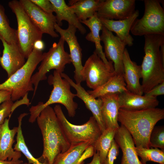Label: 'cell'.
<instances>
[{
  "mask_svg": "<svg viewBox=\"0 0 164 164\" xmlns=\"http://www.w3.org/2000/svg\"><path fill=\"white\" fill-rule=\"evenodd\" d=\"M139 15L138 10H136L129 18L121 20H114L99 18L102 26L117 36L126 45L131 46L134 39L129 32L132 26Z\"/></svg>",
  "mask_w": 164,
  "mask_h": 164,
  "instance_id": "19",
  "label": "cell"
},
{
  "mask_svg": "<svg viewBox=\"0 0 164 164\" xmlns=\"http://www.w3.org/2000/svg\"><path fill=\"white\" fill-rule=\"evenodd\" d=\"M135 0H104L97 12L99 18L121 20L129 18L135 12Z\"/></svg>",
  "mask_w": 164,
  "mask_h": 164,
  "instance_id": "14",
  "label": "cell"
},
{
  "mask_svg": "<svg viewBox=\"0 0 164 164\" xmlns=\"http://www.w3.org/2000/svg\"><path fill=\"white\" fill-rule=\"evenodd\" d=\"M2 125H0V138H1V133H2Z\"/></svg>",
  "mask_w": 164,
  "mask_h": 164,
  "instance_id": "42",
  "label": "cell"
},
{
  "mask_svg": "<svg viewBox=\"0 0 164 164\" xmlns=\"http://www.w3.org/2000/svg\"><path fill=\"white\" fill-rule=\"evenodd\" d=\"M128 91L123 75L116 74L100 87L87 91L94 98H97L106 94H120Z\"/></svg>",
  "mask_w": 164,
  "mask_h": 164,
  "instance_id": "27",
  "label": "cell"
},
{
  "mask_svg": "<svg viewBox=\"0 0 164 164\" xmlns=\"http://www.w3.org/2000/svg\"><path fill=\"white\" fill-rule=\"evenodd\" d=\"M9 119L6 118L2 125L0 139V160H17L21 156V152L15 151L12 148L18 128L15 127L10 129L9 126Z\"/></svg>",
  "mask_w": 164,
  "mask_h": 164,
  "instance_id": "21",
  "label": "cell"
},
{
  "mask_svg": "<svg viewBox=\"0 0 164 164\" xmlns=\"http://www.w3.org/2000/svg\"><path fill=\"white\" fill-rule=\"evenodd\" d=\"M53 109L65 136L70 144L88 141L92 142L94 144L101 135L102 132L99 126L93 116L84 124L75 125L67 119L60 105H55Z\"/></svg>",
  "mask_w": 164,
  "mask_h": 164,
  "instance_id": "8",
  "label": "cell"
},
{
  "mask_svg": "<svg viewBox=\"0 0 164 164\" xmlns=\"http://www.w3.org/2000/svg\"><path fill=\"white\" fill-rule=\"evenodd\" d=\"M123 77L128 91L133 94L142 95L143 94L140 79L142 78L141 65L132 61L125 48L123 56Z\"/></svg>",
  "mask_w": 164,
  "mask_h": 164,
  "instance_id": "18",
  "label": "cell"
},
{
  "mask_svg": "<svg viewBox=\"0 0 164 164\" xmlns=\"http://www.w3.org/2000/svg\"><path fill=\"white\" fill-rule=\"evenodd\" d=\"M100 38L104 45L106 57L114 63L116 73L123 75V56L126 44L103 26Z\"/></svg>",
  "mask_w": 164,
  "mask_h": 164,
  "instance_id": "11",
  "label": "cell"
},
{
  "mask_svg": "<svg viewBox=\"0 0 164 164\" xmlns=\"http://www.w3.org/2000/svg\"><path fill=\"white\" fill-rule=\"evenodd\" d=\"M65 41L61 37L57 43H54L49 51L43 53L38 71L32 75L31 81L34 86L33 97L35 95L39 82L47 79L46 73L50 70H55L61 73L66 65L71 63L70 54L64 49Z\"/></svg>",
  "mask_w": 164,
  "mask_h": 164,
  "instance_id": "7",
  "label": "cell"
},
{
  "mask_svg": "<svg viewBox=\"0 0 164 164\" xmlns=\"http://www.w3.org/2000/svg\"><path fill=\"white\" fill-rule=\"evenodd\" d=\"M0 36L9 43L18 44L16 30L10 26L5 8L0 3Z\"/></svg>",
  "mask_w": 164,
  "mask_h": 164,
  "instance_id": "30",
  "label": "cell"
},
{
  "mask_svg": "<svg viewBox=\"0 0 164 164\" xmlns=\"http://www.w3.org/2000/svg\"><path fill=\"white\" fill-rule=\"evenodd\" d=\"M103 0H79L69 1L70 7L80 21L93 16L102 4Z\"/></svg>",
  "mask_w": 164,
  "mask_h": 164,
  "instance_id": "26",
  "label": "cell"
},
{
  "mask_svg": "<svg viewBox=\"0 0 164 164\" xmlns=\"http://www.w3.org/2000/svg\"><path fill=\"white\" fill-rule=\"evenodd\" d=\"M80 22L87 26L90 30V32L86 36V39L95 44L96 49L94 51L102 61L107 64H110L112 62L107 59L101 43L100 32L103 26L97 12L91 18Z\"/></svg>",
  "mask_w": 164,
  "mask_h": 164,
  "instance_id": "24",
  "label": "cell"
},
{
  "mask_svg": "<svg viewBox=\"0 0 164 164\" xmlns=\"http://www.w3.org/2000/svg\"><path fill=\"white\" fill-rule=\"evenodd\" d=\"M145 56L141 68L143 93L164 81V63L162 60L160 48L164 42V35L157 34L144 36Z\"/></svg>",
  "mask_w": 164,
  "mask_h": 164,
  "instance_id": "3",
  "label": "cell"
},
{
  "mask_svg": "<svg viewBox=\"0 0 164 164\" xmlns=\"http://www.w3.org/2000/svg\"><path fill=\"white\" fill-rule=\"evenodd\" d=\"M135 150L138 156L141 158V161L146 163L148 161L164 164V151L158 148H137Z\"/></svg>",
  "mask_w": 164,
  "mask_h": 164,
  "instance_id": "31",
  "label": "cell"
},
{
  "mask_svg": "<svg viewBox=\"0 0 164 164\" xmlns=\"http://www.w3.org/2000/svg\"><path fill=\"white\" fill-rule=\"evenodd\" d=\"M22 7L34 25L43 33L56 38L59 35L54 29L55 16L45 12L30 0H20Z\"/></svg>",
  "mask_w": 164,
  "mask_h": 164,
  "instance_id": "13",
  "label": "cell"
},
{
  "mask_svg": "<svg viewBox=\"0 0 164 164\" xmlns=\"http://www.w3.org/2000/svg\"><path fill=\"white\" fill-rule=\"evenodd\" d=\"M117 129L106 128L93 145L95 151L99 153L101 164H103Z\"/></svg>",
  "mask_w": 164,
  "mask_h": 164,
  "instance_id": "29",
  "label": "cell"
},
{
  "mask_svg": "<svg viewBox=\"0 0 164 164\" xmlns=\"http://www.w3.org/2000/svg\"><path fill=\"white\" fill-rule=\"evenodd\" d=\"M150 147L159 148L164 151V126H155L150 134L149 139Z\"/></svg>",
  "mask_w": 164,
  "mask_h": 164,
  "instance_id": "32",
  "label": "cell"
},
{
  "mask_svg": "<svg viewBox=\"0 0 164 164\" xmlns=\"http://www.w3.org/2000/svg\"><path fill=\"white\" fill-rule=\"evenodd\" d=\"M60 74L54 70L53 75L49 76L48 82L50 85L53 86L50 97L45 103L40 102L36 105L30 108L29 110V122H34L44 108L55 103L63 105L66 108L69 117H73L75 116L78 107L77 104L73 100L76 96V94L71 92L70 85L66 79L62 78Z\"/></svg>",
  "mask_w": 164,
  "mask_h": 164,
  "instance_id": "4",
  "label": "cell"
},
{
  "mask_svg": "<svg viewBox=\"0 0 164 164\" xmlns=\"http://www.w3.org/2000/svg\"><path fill=\"white\" fill-rule=\"evenodd\" d=\"M119 148L114 139L112 142L103 164H114V161L119 154Z\"/></svg>",
  "mask_w": 164,
  "mask_h": 164,
  "instance_id": "34",
  "label": "cell"
},
{
  "mask_svg": "<svg viewBox=\"0 0 164 164\" xmlns=\"http://www.w3.org/2000/svg\"><path fill=\"white\" fill-rule=\"evenodd\" d=\"M54 29L66 42L69 46L71 63L74 67V78L77 84H80L83 81L81 75L83 68L82 64V50L76 36V28L74 26L68 24L67 28L64 29L56 23Z\"/></svg>",
  "mask_w": 164,
  "mask_h": 164,
  "instance_id": "12",
  "label": "cell"
},
{
  "mask_svg": "<svg viewBox=\"0 0 164 164\" xmlns=\"http://www.w3.org/2000/svg\"><path fill=\"white\" fill-rule=\"evenodd\" d=\"M23 163V161L19 159L11 160H0V164H21Z\"/></svg>",
  "mask_w": 164,
  "mask_h": 164,
  "instance_id": "40",
  "label": "cell"
},
{
  "mask_svg": "<svg viewBox=\"0 0 164 164\" xmlns=\"http://www.w3.org/2000/svg\"><path fill=\"white\" fill-rule=\"evenodd\" d=\"M114 140L122 152L121 164H146L139 160L132 138L122 125L117 130Z\"/></svg>",
  "mask_w": 164,
  "mask_h": 164,
  "instance_id": "17",
  "label": "cell"
},
{
  "mask_svg": "<svg viewBox=\"0 0 164 164\" xmlns=\"http://www.w3.org/2000/svg\"><path fill=\"white\" fill-rule=\"evenodd\" d=\"M84 163H82L81 164H84Z\"/></svg>",
  "mask_w": 164,
  "mask_h": 164,
  "instance_id": "45",
  "label": "cell"
},
{
  "mask_svg": "<svg viewBox=\"0 0 164 164\" xmlns=\"http://www.w3.org/2000/svg\"><path fill=\"white\" fill-rule=\"evenodd\" d=\"M164 94V81L156 86L148 92L145 93L144 95L156 97L159 95Z\"/></svg>",
  "mask_w": 164,
  "mask_h": 164,
  "instance_id": "36",
  "label": "cell"
},
{
  "mask_svg": "<svg viewBox=\"0 0 164 164\" xmlns=\"http://www.w3.org/2000/svg\"><path fill=\"white\" fill-rule=\"evenodd\" d=\"M93 145V143L90 141L70 144L66 151L56 156L53 164H81L84 162L82 160L84 153Z\"/></svg>",
  "mask_w": 164,
  "mask_h": 164,
  "instance_id": "25",
  "label": "cell"
},
{
  "mask_svg": "<svg viewBox=\"0 0 164 164\" xmlns=\"http://www.w3.org/2000/svg\"><path fill=\"white\" fill-rule=\"evenodd\" d=\"M0 40L3 47L0 64L8 78L24 65L26 58L17 43H9L0 36Z\"/></svg>",
  "mask_w": 164,
  "mask_h": 164,
  "instance_id": "15",
  "label": "cell"
},
{
  "mask_svg": "<svg viewBox=\"0 0 164 164\" xmlns=\"http://www.w3.org/2000/svg\"><path fill=\"white\" fill-rule=\"evenodd\" d=\"M11 93L6 90L0 91V104L4 101L11 99Z\"/></svg>",
  "mask_w": 164,
  "mask_h": 164,
  "instance_id": "37",
  "label": "cell"
},
{
  "mask_svg": "<svg viewBox=\"0 0 164 164\" xmlns=\"http://www.w3.org/2000/svg\"><path fill=\"white\" fill-rule=\"evenodd\" d=\"M52 3L53 12L56 15V24L59 26L62 25V21L65 20L68 24L72 25L77 29L82 34H85L86 30L78 19L75 13L64 0H50Z\"/></svg>",
  "mask_w": 164,
  "mask_h": 164,
  "instance_id": "23",
  "label": "cell"
},
{
  "mask_svg": "<svg viewBox=\"0 0 164 164\" xmlns=\"http://www.w3.org/2000/svg\"><path fill=\"white\" fill-rule=\"evenodd\" d=\"M119 94H106L100 97L102 99V118L106 128H111L118 129V116L120 108Z\"/></svg>",
  "mask_w": 164,
  "mask_h": 164,
  "instance_id": "22",
  "label": "cell"
},
{
  "mask_svg": "<svg viewBox=\"0 0 164 164\" xmlns=\"http://www.w3.org/2000/svg\"><path fill=\"white\" fill-rule=\"evenodd\" d=\"M160 1L144 0L145 9L140 19H137L130 31L136 36L157 34L164 35V10Z\"/></svg>",
  "mask_w": 164,
  "mask_h": 164,
  "instance_id": "9",
  "label": "cell"
},
{
  "mask_svg": "<svg viewBox=\"0 0 164 164\" xmlns=\"http://www.w3.org/2000/svg\"><path fill=\"white\" fill-rule=\"evenodd\" d=\"M60 75L68 82L71 86L75 89L76 91V96L83 101L86 108L92 112L93 116L96 120L102 132L106 128L101 115L102 101L101 98L93 97L81 86L80 84L75 83L65 73H63Z\"/></svg>",
  "mask_w": 164,
  "mask_h": 164,
  "instance_id": "16",
  "label": "cell"
},
{
  "mask_svg": "<svg viewBox=\"0 0 164 164\" xmlns=\"http://www.w3.org/2000/svg\"><path fill=\"white\" fill-rule=\"evenodd\" d=\"M44 47L45 44L42 40H37L33 44V49L38 50L42 51Z\"/></svg>",
  "mask_w": 164,
  "mask_h": 164,
  "instance_id": "38",
  "label": "cell"
},
{
  "mask_svg": "<svg viewBox=\"0 0 164 164\" xmlns=\"http://www.w3.org/2000/svg\"><path fill=\"white\" fill-rule=\"evenodd\" d=\"M87 164H101L98 152L95 151L92 161L90 162Z\"/></svg>",
  "mask_w": 164,
  "mask_h": 164,
  "instance_id": "39",
  "label": "cell"
},
{
  "mask_svg": "<svg viewBox=\"0 0 164 164\" xmlns=\"http://www.w3.org/2000/svg\"><path fill=\"white\" fill-rule=\"evenodd\" d=\"M116 74L113 63H105L95 51L86 60L81 72L83 81L92 90L102 86Z\"/></svg>",
  "mask_w": 164,
  "mask_h": 164,
  "instance_id": "10",
  "label": "cell"
},
{
  "mask_svg": "<svg viewBox=\"0 0 164 164\" xmlns=\"http://www.w3.org/2000/svg\"><path fill=\"white\" fill-rule=\"evenodd\" d=\"M164 118L163 108L138 111L120 108L118 120L130 133L136 147L149 148L151 132L156 123Z\"/></svg>",
  "mask_w": 164,
  "mask_h": 164,
  "instance_id": "1",
  "label": "cell"
},
{
  "mask_svg": "<svg viewBox=\"0 0 164 164\" xmlns=\"http://www.w3.org/2000/svg\"><path fill=\"white\" fill-rule=\"evenodd\" d=\"M43 53L42 51L33 49L24 65L0 84V91H9L12 101L23 98L29 91H34L31 78L37 66L41 61Z\"/></svg>",
  "mask_w": 164,
  "mask_h": 164,
  "instance_id": "5",
  "label": "cell"
},
{
  "mask_svg": "<svg viewBox=\"0 0 164 164\" xmlns=\"http://www.w3.org/2000/svg\"><path fill=\"white\" fill-rule=\"evenodd\" d=\"M38 7L46 13L53 14V9L50 0H30Z\"/></svg>",
  "mask_w": 164,
  "mask_h": 164,
  "instance_id": "35",
  "label": "cell"
},
{
  "mask_svg": "<svg viewBox=\"0 0 164 164\" xmlns=\"http://www.w3.org/2000/svg\"><path fill=\"white\" fill-rule=\"evenodd\" d=\"M27 113L20 115L18 118V125L17 132L16 143L14 149L16 151L22 152L26 157L28 164H49L48 160L41 156L36 159L29 152L25 143L22 129V122L23 118L27 115Z\"/></svg>",
  "mask_w": 164,
  "mask_h": 164,
  "instance_id": "28",
  "label": "cell"
},
{
  "mask_svg": "<svg viewBox=\"0 0 164 164\" xmlns=\"http://www.w3.org/2000/svg\"><path fill=\"white\" fill-rule=\"evenodd\" d=\"M22 104L21 101L14 103L11 99L5 101L0 104V125L4 122L8 117L10 118L14 111L18 107Z\"/></svg>",
  "mask_w": 164,
  "mask_h": 164,
  "instance_id": "33",
  "label": "cell"
},
{
  "mask_svg": "<svg viewBox=\"0 0 164 164\" xmlns=\"http://www.w3.org/2000/svg\"><path fill=\"white\" fill-rule=\"evenodd\" d=\"M42 135L43 149L41 157L53 164L56 156L66 151L70 144L67 140L53 108H44L36 119Z\"/></svg>",
  "mask_w": 164,
  "mask_h": 164,
  "instance_id": "2",
  "label": "cell"
},
{
  "mask_svg": "<svg viewBox=\"0 0 164 164\" xmlns=\"http://www.w3.org/2000/svg\"><path fill=\"white\" fill-rule=\"evenodd\" d=\"M120 108L138 111L156 108L159 104L157 97L140 95L129 91L119 94Z\"/></svg>",
  "mask_w": 164,
  "mask_h": 164,
  "instance_id": "20",
  "label": "cell"
},
{
  "mask_svg": "<svg viewBox=\"0 0 164 164\" xmlns=\"http://www.w3.org/2000/svg\"><path fill=\"white\" fill-rule=\"evenodd\" d=\"M8 5L16 18L18 44L26 59H27L33 49L34 43L42 40L43 34L32 22L19 1L12 0Z\"/></svg>",
  "mask_w": 164,
  "mask_h": 164,
  "instance_id": "6",
  "label": "cell"
},
{
  "mask_svg": "<svg viewBox=\"0 0 164 164\" xmlns=\"http://www.w3.org/2000/svg\"><path fill=\"white\" fill-rule=\"evenodd\" d=\"M160 53L162 60L164 63V42L161 45L160 48Z\"/></svg>",
  "mask_w": 164,
  "mask_h": 164,
  "instance_id": "41",
  "label": "cell"
},
{
  "mask_svg": "<svg viewBox=\"0 0 164 164\" xmlns=\"http://www.w3.org/2000/svg\"><path fill=\"white\" fill-rule=\"evenodd\" d=\"M1 51L0 50V55L1 54Z\"/></svg>",
  "mask_w": 164,
  "mask_h": 164,
  "instance_id": "44",
  "label": "cell"
},
{
  "mask_svg": "<svg viewBox=\"0 0 164 164\" xmlns=\"http://www.w3.org/2000/svg\"><path fill=\"white\" fill-rule=\"evenodd\" d=\"M21 164H28V163L25 162V163H22Z\"/></svg>",
  "mask_w": 164,
  "mask_h": 164,
  "instance_id": "43",
  "label": "cell"
}]
</instances>
